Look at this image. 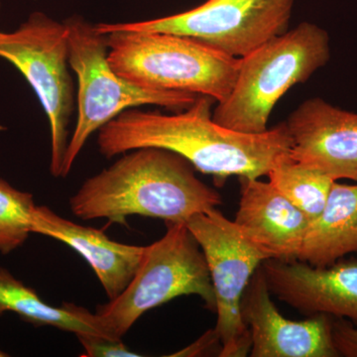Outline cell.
<instances>
[{"label": "cell", "instance_id": "obj_1", "mask_svg": "<svg viewBox=\"0 0 357 357\" xmlns=\"http://www.w3.org/2000/svg\"><path fill=\"white\" fill-rule=\"evenodd\" d=\"M215 103L211 96L199 95L191 107L174 114L126 110L98 130V150L114 158L138 148H162L213 176L220 185L230 176H267L290 156L293 142L286 122L263 133L237 132L213 121Z\"/></svg>", "mask_w": 357, "mask_h": 357}, {"label": "cell", "instance_id": "obj_2", "mask_svg": "<svg viewBox=\"0 0 357 357\" xmlns=\"http://www.w3.org/2000/svg\"><path fill=\"white\" fill-rule=\"evenodd\" d=\"M194 169L169 150H131L84 181L70 199V211L84 220L105 218L122 225L133 215L185 223L222 204L220 194L197 178Z\"/></svg>", "mask_w": 357, "mask_h": 357}, {"label": "cell", "instance_id": "obj_3", "mask_svg": "<svg viewBox=\"0 0 357 357\" xmlns=\"http://www.w3.org/2000/svg\"><path fill=\"white\" fill-rule=\"evenodd\" d=\"M109 63L119 76L145 88L208 96L222 102L234 88L239 58L183 35L121 29L98 23Z\"/></svg>", "mask_w": 357, "mask_h": 357}, {"label": "cell", "instance_id": "obj_4", "mask_svg": "<svg viewBox=\"0 0 357 357\" xmlns=\"http://www.w3.org/2000/svg\"><path fill=\"white\" fill-rule=\"evenodd\" d=\"M330 58V36L312 23H300L268 40L239 58L236 83L229 96L215 103L213 121L237 132H265L282 96L307 82Z\"/></svg>", "mask_w": 357, "mask_h": 357}, {"label": "cell", "instance_id": "obj_5", "mask_svg": "<svg viewBox=\"0 0 357 357\" xmlns=\"http://www.w3.org/2000/svg\"><path fill=\"white\" fill-rule=\"evenodd\" d=\"M69 42V64L77 77V117L68 144L62 178L67 177L91 134L126 110L158 105L180 112L191 107L198 95L145 88L117 75L109 63L107 35L83 16L64 21Z\"/></svg>", "mask_w": 357, "mask_h": 357}, {"label": "cell", "instance_id": "obj_6", "mask_svg": "<svg viewBox=\"0 0 357 357\" xmlns=\"http://www.w3.org/2000/svg\"><path fill=\"white\" fill-rule=\"evenodd\" d=\"M166 225L164 236L145 246L142 261L126 290L96 309L107 337L121 340L145 312L181 296H199L215 311L210 271L198 241L185 223Z\"/></svg>", "mask_w": 357, "mask_h": 357}, {"label": "cell", "instance_id": "obj_7", "mask_svg": "<svg viewBox=\"0 0 357 357\" xmlns=\"http://www.w3.org/2000/svg\"><path fill=\"white\" fill-rule=\"evenodd\" d=\"M0 58L20 70L36 93L50 126L51 174L62 177L75 109L67 26L35 11L14 31H0Z\"/></svg>", "mask_w": 357, "mask_h": 357}, {"label": "cell", "instance_id": "obj_8", "mask_svg": "<svg viewBox=\"0 0 357 357\" xmlns=\"http://www.w3.org/2000/svg\"><path fill=\"white\" fill-rule=\"evenodd\" d=\"M208 264L215 298L222 357L250 354L251 335L241 316V300L251 277L269 259L241 227L217 208L197 213L185 222Z\"/></svg>", "mask_w": 357, "mask_h": 357}, {"label": "cell", "instance_id": "obj_9", "mask_svg": "<svg viewBox=\"0 0 357 357\" xmlns=\"http://www.w3.org/2000/svg\"><path fill=\"white\" fill-rule=\"evenodd\" d=\"M295 0H206L184 13L138 22L112 23L121 29L191 37L234 58H243L288 30Z\"/></svg>", "mask_w": 357, "mask_h": 357}, {"label": "cell", "instance_id": "obj_10", "mask_svg": "<svg viewBox=\"0 0 357 357\" xmlns=\"http://www.w3.org/2000/svg\"><path fill=\"white\" fill-rule=\"evenodd\" d=\"M241 316L251 335L252 357H338L333 321L314 314L305 321L286 319L275 306L261 265L241 300Z\"/></svg>", "mask_w": 357, "mask_h": 357}, {"label": "cell", "instance_id": "obj_11", "mask_svg": "<svg viewBox=\"0 0 357 357\" xmlns=\"http://www.w3.org/2000/svg\"><path fill=\"white\" fill-rule=\"evenodd\" d=\"M294 161L338 181L357 183V114L321 98L301 103L286 121Z\"/></svg>", "mask_w": 357, "mask_h": 357}, {"label": "cell", "instance_id": "obj_12", "mask_svg": "<svg viewBox=\"0 0 357 357\" xmlns=\"http://www.w3.org/2000/svg\"><path fill=\"white\" fill-rule=\"evenodd\" d=\"M261 268L271 295L307 314H326L357 325V260L314 267L298 259H270Z\"/></svg>", "mask_w": 357, "mask_h": 357}, {"label": "cell", "instance_id": "obj_13", "mask_svg": "<svg viewBox=\"0 0 357 357\" xmlns=\"http://www.w3.org/2000/svg\"><path fill=\"white\" fill-rule=\"evenodd\" d=\"M239 183L234 222L269 259H297L309 218L271 183L245 177Z\"/></svg>", "mask_w": 357, "mask_h": 357}, {"label": "cell", "instance_id": "obj_14", "mask_svg": "<svg viewBox=\"0 0 357 357\" xmlns=\"http://www.w3.org/2000/svg\"><path fill=\"white\" fill-rule=\"evenodd\" d=\"M33 234L57 239L83 256L95 271L109 301L126 290L144 255L145 246L116 243L102 230L66 220L48 206H37Z\"/></svg>", "mask_w": 357, "mask_h": 357}, {"label": "cell", "instance_id": "obj_15", "mask_svg": "<svg viewBox=\"0 0 357 357\" xmlns=\"http://www.w3.org/2000/svg\"><path fill=\"white\" fill-rule=\"evenodd\" d=\"M354 252H357V183L335 181L323 211L309 223L297 259L328 267Z\"/></svg>", "mask_w": 357, "mask_h": 357}, {"label": "cell", "instance_id": "obj_16", "mask_svg": "<svg viewBox=\"0 0 357 357\" xmlns=\"http://www.w3.org/2000/svg\"><path fill=\"white\" fill-rule=\"evenodd\" d=\"M7 312L36 326H51L75 335L93 333L107 337L96 314L70 303L59 307L47 304L34 289L27 287L6 268L0 267V317Z\"/></svg>", "mask_w": 357, "mask_h": 357}, {"label": "cell", "instance_id": "obj_17", "mask_svg": "<svg viewBox=\"0 0 357 357\" xmlns=\"http://www.w3.org/2000/svg\"><path fill=\"white\" fill-rule=\"evenodd\" d=\"M267 177L310 222L323 211L335 182L325 174L294 161L291 156L275 165Z\"/></svg>", "mask_w": 357, "mask_h": 357}, {"label": "cell", "instance_id": "obj_18", "mask_svg": "<svg viewBox=\"0 0 357 357\" xmlns=\"http://www.w3.org/2000/svg\"><path fill=\"white\" fill-rule=\"evenodd\" d=\"M33 195L15 189L0 178V253L8 255L33 234L35 211Z\"/></svg>", "mask_w": 357, "mask_h": 357}, {"label": "cell", "instance_id": "obj_19", "mask_svg": "<svg viewBox=\"0 0 357 357\" xmlns=\"http://www.w3.org/2000/svg\"><path fill=\"white\" fill-rule=\"evenodd\" d=\"M77 337L83 345L84 357H137L141 356L131 351L121 340L93 335V333H77Z\"/></svg>", "mask_w": 357, "mask_h": 357}, {"label": "cell", "instance_id": "obj_20", "mask_svg": "<svg viewBox=\"0 0 357 357\" xmlns=\"http://www.w3.org/2000/svg\"><path fill=\"white\" fill-rule=\"evenodd\" d=\"M333 337L340 356L357 357V326L347 319L333 321Z\"/></svg>", "mask_w": 357, "mask_h": 357}, {"label": "cell", "instance_id": "obj_21", "mask_svg": "<svg viewBox=\"0 0 357 357\" xmlns=\"http://www.w3.org/2000/svg\"><path fill=\"white\" fill-rule=\"evenodd\" d=\"M222 344L220 337L215 330H210L204 333L203 337L199 338L195 344L190 345L184 351L178 352L177 354H173L172 356H206V354L211 351V349L218 344Z\"/></svg>", "mask_w": 357, "mask_h": 357}, {"label": "cell", "instance_id": "obj_22", "mask_svg": "<svg viewBox=\"0 0 357 357\" xmlns=\"http://www.w3.org/2000/svg\"><path fill=\"white\" fill-rule=\"evenodd\" d=\"M8 356V354H6L4 351H0V357Z\"/></svg>", "mask_w": 357, "mask_h": 357}, {"label": "cell", "instance_id": "obj_23", "mask_svg": "<svg viewBox=\"0 0 357 357\" xmlns=\"http://www.w3.org/2000/svg\"><path fill=\"white\" fill-rule=\"evenodd\" d=\"M0 8H1V2H0Z\"/></svg>", "mask_w": 357, "mask_h": 357}, {"label": "cell", "instance_id": "obj_24", "mask_svg": "<svg viewBox=\"0 0 357 357\" xmlns=\"http://www.w3.org/2000/svg\"><path fill=\"white\" fill-rule=\"evenodd\" d=\"M357 253V252H356Z\"/></svg>", "mask_w": 357, "mask_h": 357}]
</instances>
